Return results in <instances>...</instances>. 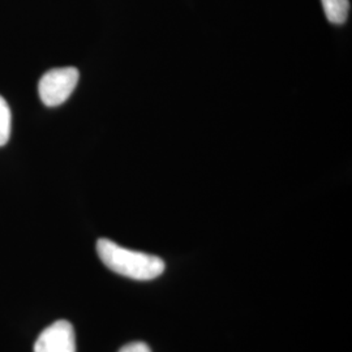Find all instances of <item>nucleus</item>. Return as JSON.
Wrapping results in <instances>:
<instances>
[{
	"label": "nucleus",
	"instance_id": "7ed1b4c3",
	"mask_svg": "<svg viewBox=\"0 0 352 352\" xmlns=\"http://www.w3.org/2000/svg\"><path fill=\"white\" fill-rule=\"evenodd\" d=\"M34 352H76L75 329L67 320L46 327L34 343Z\"/></svg>",
	"mask_w": 352,
	"mask_h": 352
},
{
	"label": "nucleus",
	"instance_id": "f257e3e1",
	"mask_svg": "<svg viewBox=\"0 0 352 352\" xmlns=\"http://www.w3.org/2000/svg\"><path fill=\"white\" fill-rule=\"evenodd\" d=\"M102 263L113 273L138 280H151L164 272L162 258L142 252L131 251L109 239L97 241Z\"/></svg>",
	"mask_w": 352,
	"mask_h": 352
},
{
	"label": "nucleus",
	"instance_id": "f03ea898",
	"mask_svg": "<svg viewBox=\"0 0 352 352\" xmlns=\"http://www.w3.org/2000/svg\"><path fill=\"white\" fill-rule=\"evenodd\" d=\"M78 71L74 67L55 68L39 80V98L47 107H56L69 98L78 82Z\"/></svg>",
	"mask_w": 352,
	"mask_h": 352
},
{
	"label": "nucleus",
	"instance_id": "423d86ee",
	"mask_svg": "<svg viewBox=\"0 0 352 352\" xmlns=\"http://www.w3.org/2000/svg\"><path fill=\"white\" fill-rule=\"evenodd\" d=\"M119 352H151L149 346L144 342H132L122 347Z\"/></svg>",
	"mask_w": 352,
	"mask_h": 352
},
{
	"label": "nucleus",
	"instance_id": "39448f33",
	"mask_svg": "<svg viewBox=\"0 0 352 352\" xmlns=\"http://www.w3.org/2000/svg\"><path fill=\"white\" fill-rule=\"evenodd\" d=\"M11 109L6 100L0 96V146L6 145L11 136Z\"/></svg>",
	"mask_w": 352,
	"mask_h": 352
},
{
	"label": "nucleus",
	"instance_id": "20e7f679",
	"mask_svg": "<svg viewBox=\"0 0 352 352\" xmlns=\"http://www.w3.org/2000/svg\"><path fill=\"white\" fill-rule=\"evenodd\" d=\"M324 12L331 24H344L350 12V0H321Z\"/></svg>",
	"mask_w": 352,
	"mask_h": 352
}]
</instances>
